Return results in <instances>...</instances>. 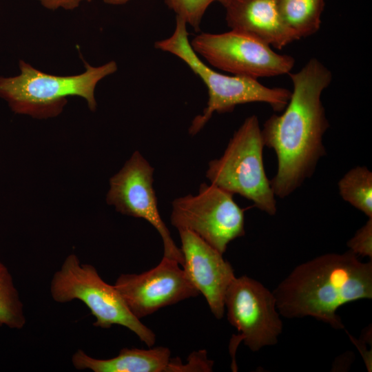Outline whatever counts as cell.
<instances>
[{"instance_id":"6da1fadb","label":"cell","mask_w":372,"mask_h":372,"mask_svg":"<svg viewBox=\"0 0 372 372\" xmlns=\"http://www.w3.org/2000/svg\"><path fill=\"white\" fill-rule=\"evenodd\" d=\"M289 74L293 90L284 112L271 115L261 129L264 145L277 156L278 169L270 184L280 198L312 176L326 154L322 138L329 127L321 96L332 81L331 71L312 58L298 72Z\"/></svg>"},{"instance_id":"7a4b0ae2","label":"cell","mask_w":372,"mask_h":372,"mask_svg":"<svg viewBox=\"0 0 372 372\" xmlns=\"http://www.w3.org/2000/svg\"><path fill=\"white\" fill-rule=\"evenodd\" d=\"M272 292L282 316H311L343 329L338 309L372 298L371 260L363 262L349 250L322 254L296 266Z\"/></svg>"},{"instance_id":"3957f363","label":"cell","mask_w":372,"mask_h":372,"mask_svg":"<svg viewBox=\"0 0 372 372\" xmlns=\"http://www.w3.org/2000/svg\"><path fill=\"white\" fill-rule=\"evenodd\" d=\"M186 22L176 17L171 37L155 43V48L181 59L205 84L208 91L207 106L196 116L189 128L195 135L209 121L214 112H231L236 105L249 103H265L276 112L287 105L291 91L283 87H269L258 79L237 75H227L211 69L200 59L189 40Z\"/></svg>"},{"instance_id":"277c9868","label":"cell","mask_w":372,"mask_h":372,"mask_svg":"<svg viewBox=\"0 0 372 372\" xmlns=\"http://www.w3.org/2000/svg\"><path fill=\"white\" fill-rule=\"evenodd\" d=\"M84 72L72 76L44 73L23 61H19L20 74L13 77L0 76V97L13 111L34 116H50L59 113L68 96L85 99L90 110L96 102L94 89L104 77L117 70L112 61L99 67L85 63Z\"/></svg>"},{"instance_id":"5b68a950","label":"cell","mask_w":372,"mask_h":372,"mask_svg":"<svg viewBox=\"0 0 372 372\" xmlns=\"http://www.w3.org/2000/svg\"><path fill=\"white\" fill-rule=\"evenodd\" d=\"M264 147L258 119L251 115L234 132L223 154L209 163L206 177L211 184L245 197L273 216L276 200L264 167Z\"/></svg>"},{"instance_id":"8992f818","label":"cell","mask_w":372,"mask_h":372,"mask_svg":"<svg viewBox=\"0 0 372 372\" xmlns=\"http://www.w3.org/2000/svg\"><path fill=\"white\" fill-rule=\"evenodd\" d=\"M50 291L56 302L79 300L84 303L95 318L94 327L109 329L121 325L148 347L154 344L155 333L132 313L115 287L105 282L93 265L81 263L74 254L68 256L54 273Z\"/></svg>"},{"instance_id":"52a82bcc","label":"cell","mask_w":372,"mask_h":372,"mask_svg":"<svg viewBox=\"0 0 372 372\" xmlns=\"http://www.w3.org/2000/svg\"><path fill=\"white\" fill-rule=\"evenodd\" d=\"M172 225L189 230L223 254L228 244L245 235L244 211L233 194L213 185L202 183L197 195L172 202Z\"/></svg>"},{"instance_id":"ba28073f","label":"cell","mask_w":372,"mask_h":372,"mask_svg":"<svg viewBox=\"0 0 372 372\" xmlns=\"http://www.w3.org/2000/svg\"><path fill=\"white\" fill-rule=\"evenodd\" d=\"M190 44L212 66L233 75L256 79L276 76L290 73L295 63L291 56L277 53L262 41L234 30L202 32Z\"/></svg>"},{"instance_id":"9c48e42d","label":"cell","mask_w":372,"mask_h":372,"mask_svg":"<svg viewBox=\"0 0 372 372\" xmlns=\"http://www.w3.org/2000/svg\"><path fill=\"white\" fill-rule=\"evenodd\" d=\"M225 309L228 321L238 331L231 341V353L241 341L254 352L278 342L283 324L276 298L259 281L247 276L236 277L226 291Z\"/></svg>"},{"instance_id":"30bf717a","label":"cell","mask_w":372,"mask_h":372,"mask_svg":"<svg viewBox=\"0 0 372 372\" xmlns=\"http://www.w3.org/2000/svg\"><path fill=\"white\" fill-rule=\"evenodd\" d=\"M154 168L138 152H135L123 167L110 179L107 201L123 214L141 218L159 233L163 243L164 257L183 265L182 251L158 211L154 189Z\"/></svg>"},{"instance_id":"8fae6325","label":"cell","mask_w":372,"mask_h":372,"mask_svg":"<svg viewBox=\"0 0 372 372\" xmlns=\"http://www.w3.org/2000/svg\"><path fill=\"white\" fill-rule=\"evenodd\" d=\"M114 286L138 319L200 294L180 264L164 256L149 271L120 275Z\"/></svg>"},{"instance_id":"7c38bea8","label":"cell","mask_w":372,"mask_h":372,"mask_svg":"<svg viewBox=\"0 0 372 372\" xmlns=\"http://www.w3.org/2000/svg\"><path fill=\"white\" fill-rule=\"evenodd\" d=\"M184 262L183 269L194 287L207 300L213 315L225 314L226 291L236 278L231 265L222 254L194 232L178 230Z\"/></svg>"},{"instance_id":"4fadbf2b","label":"cell","mask_w":372,"mask_h":372,"mask_svg":"<svg viewBox=\"0 0 372 372\" xmlns=\"http://www.w3.org/2000/svg\"><path fill=\"white\" fill-rule=\"evenodd\" d=\"M223 6L231 30L249 34L278 50L299 40L281 19L276 0H228Z\"/></svg>"},{"instance_id":"5bb4252c","label":"cell","mask_w":372,"mask_h":372,"mask_svg":"<svg viewBox=\"0 0 372 372\" xmlns=\"http://www.w3.org/2000/svg\"><path fill=\"white\" fill-rule=\"evenodd\" d=\"M170 355V350L164 347L123 348L116 357L101 360L78 349L72 357V362L76 369L94 372H169Z\"/></svg>"},{"instance_id":"9a60e30c","label":"cell","mask_w":372,"mask_h":372,"mask_svg":"<svg viewBox=\"0 0 372 372\" xmlns=\"http://www.w3.org/2000/svg\"><path fill=\"white\" fill-rule=\"evenodd\" d=\"M325 0H276L281 19L299 39L319 30Z\"/></svg>"},{"instance_id":"2e32d148","label":"cell","mask_w":372,"mask_h":372,"mask_svg":"<svg viewBox=\"0 0 372 372\" xmlns=\"http://www.w3.org/2000/svg\"><path fill=\"white\" fill-rule=\"evenodd\" d=\"M342 198L372 218V173L365 166L348 171L338 182Z\"/></svg>"},{"instance_id":"e0dca14e","label":"cell","mask_w":372,"mask_h":372,"mask_svg":"<svg viewBox=\"0 0 372 372\" xmlns=\"http://www.w3.org/2000/svg\"><path fill=\"white\" fill-rule=\"evenodd\" d=\"M0 322L10 329H21L26 323L23 304L8 267L0 261Z\"/></svg>"},{"instance_id":"ac0fdd59","label":"cell","mask_w":372,"mask_h":372,"mask_svg":"<svg viewBox=\"0 0 372 372\" xmlns=\"http://www.w3.org/2000/svg\"><path fill=\"white\" fill-rule=\"evenodd\" d=\"M228 0H165L168 8L176 17L184 20L187 24L198 30L203 17L208 7L214 2L224 6Z\"/></svg>"},{"instance_id":"d6986e66","label":"cell","mask_w":372,"mask_h":372,"mask_svg":"<svg viewBox=\"0 0 372 372\" xmlns=\"http://www.w3.org/2000/svg\"><path fill=\"white\" fill-rule=\"evenodd\" d=\"M349 251L356 256L372 258V218L360 228L347 242Z\"/></svg>"},{"instance_id":"ffe728a7","label":"cell","mask_w":372,"mask_h":372,"mask_svg":"<svg viewBox=\"0 0 372 372\" xmlns=\"http://www.w3.org/2000/svg\"><path fill=\"white\" fill-rule=\"evenodd\" d=\"M214 362L207 358L205 351L193 352L187 364L183 363L182 372L211 371Z\"/></svg>"},{"instance_id":"44dd1931","label":"cell","mask_w":372,"mask_h":372,"mask_svg":"<svg viewBox=\"0 0 372 372\" xmlns=\"http://www.w3.org/2000/svg\"><path fill=\"white\" fill-rule=\"evenodd\" d=\"M45 8L56 10L63 8L65 10H72L77 8L83 1H90L92 0H37Z\"/></svg>"},{"instance_id":"7402d4cb","label":"cell","mask_w":372,"mask_h":372,"mask_svg":"<svg viewBox=\"0 0 372 372\" xmlns=\"http://www.w3.org/2000/svg\"><path fill=\"white\" fill-rule=\"evenodd\" d=\"M347 334L349 336L350 340L352 341V342L355 344V346L358 348V349L360 351L362 357L364 360V362L365 363L366 367L368 369L369 371H371L372 369V359H371V351H369L364 344V340H358L354 337H353L351 335H350L349 333Z\"/></svg>"},{"instance_id":"603a6c76","label":"cell","mask_w":372,"mask_h":372,"mask_svg":"<svg viewBox=\"0 0 372 372\" xmlns=\"http://www.w3.org/2000/svg\"><path fill=\"white\" fill-rule=\"evenodd\" d=\"M130 0H103V1L112 5H121L127 3Z\"/></svg>"},{"instance_id":"cb8c5ba5","label":"cell","mask_w":372,"mask_h":372,"mask_svg":"<svg viewBox=\"0 0 372 372\" xmlns=\"http://www.w3.org/2000/svg\"><path fill=\"white\" fill-rule=\"evenodd\" d=\"M2 326H3V324H2V323L0 322V327H2Z\"/></svg>"}]
</instances>
